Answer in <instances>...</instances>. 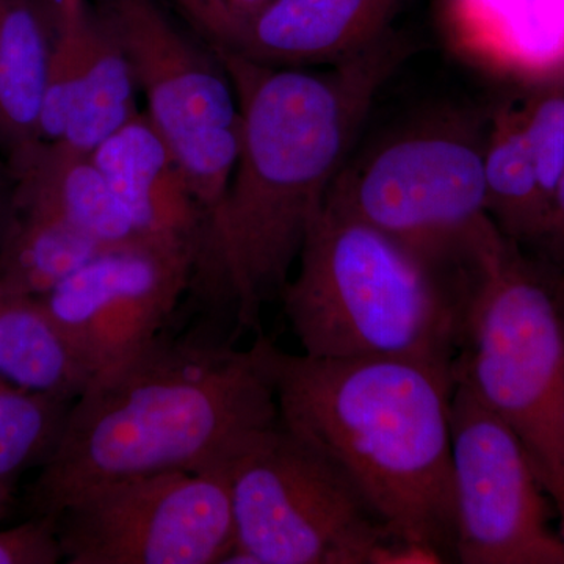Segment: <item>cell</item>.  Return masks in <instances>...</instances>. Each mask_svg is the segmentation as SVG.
I'll return each instance as SVG.
<instances>
[{"label":"cell","mask_w":564,"mask_h":564,"mask_svg":"<svg viewBox=\"0 0 564 564\" xmlns=\"http://www.w3.org/2000/svg\"><path fill=\"white\" fill-rule=\"evenodd\" d=\"M212 50L236 90L240 144L225 196L204 228L193 285L232 304L237 323L251 329L263 303L291 280L378 91L411 46L392 31L322 73Z\"/></svg>","instance_id":"obj_1"},{"label":"cell","mask_w":564,"mask_h":564,"mask_svg":"<svg viewBox=\"0 0 564 564\" xmlns=\"http://www.w3.org/2000/svg\"><path fill=\"white\" fill-rule=\"evenodd\" d=\"M278 421L265 337L237 350L209 336L163 333L70 404L31 486L32 514L57 516L88 489L124 478L217 469Z\"/></svg>","instance_id":"obj_2"},{"label":"cell","mask_w":564,"mask_h":564,"mask_svg":"<svg viewBox=\"0 0 564 564\" xmlns=\"http://www.w3.org/2000/svg\"><path fill=\"white\" fill-rule=\"evenodd\" d=\"M265 359L282 425L345 475L393 541L455 556L454 364L314 358L267 337Z\"/></svg>","instance_id":"obj_3"},{"label":"cell","mask_w":564,"mask_h":564,"mask_svg":"<svg viewBox=\"0 0 564 564\" xmlns=\"http://www.w3.org/2000/svg\"><path fill=\"white\" fill-rule=\"evenodd\" d=\"M467 274L325 202L281 299L304 355L454 364Z\"/></svg>","instance_id":"obj_4"},{"label":"cell","mask_w":564,"mask_h":564,"mask_svg":"<svg viewBox=\"0 0 564 564\" xmlns=\"http://www.w3.org/2000/svg\"><path fill=\"white\" fill-rule=\"evenodd\" d=\"M454 377L518 434L564 507L563 311L494 223L470 261Z\"/></svg>","instance_id":"obj_5"},{"label":"cell","mask_w":564,"mask_h":564,"mask_svg":"<svg viewBox=\"0 0 564 564\" xmlns=\"http://www.w3.org/2000/svg\"><path fill=\"white\" fill-rule=\"evenodd\" d=\"M489 115L451 110L348 159L325 202L429 261L466 269L486 229Z\"/></svg>","instance_id":"obj_6"},{"label":"cell","mask_w":564,"mask_h":564,"mask_svg":"<svg viewBox=\"0 0 564 564\" xmlns=\"http://www.w3.org/2000/svg\"><path fill=\"white\" fill-rule=\"evenodd\" d=\"M234 547L225 564H378L392 536L345 475L281 421L226 463Z\"/></svg>","instance_id":"obj_7"},{"label":"cell","mask_w":564,"mask_h":564,"mask_svg":"<svg viewBox=\"0 0 564 564\" xmlns=\"http://www.w3.org/2000/svg\"><path fill=\"white\" fill-rule=\"evenodd\" d=\"M131 61L148 115L180 162L206 223L231 181L240 110L228 69L174 24L158 0H96Z\"/></svg>","instance_id":"obj_8"},{"label":"cell","mask_w":564,"mask_h":564,"mask_svg":"<svg viewBox=\"0 0 564 564\" xmlns=\"http://www.w3.org/2000/svg\"><path fill=\"white\" fill-rule=\"evenodd\" d=\"M69 564H218L234 547L226 464L88 489L57 514Z\"/></svg>","instance_id":"obj_9"},{"label":"cell","mask_w":564,"mask_h":564,"mask_svg":"<svg viewBox=\"0 0 564 564\" xmlns=\"http://www.w3.org/2000/svg\"><path fill=\"white\" fill-rule=\"evenodd\" d=\"M452 475L458 562L563 558V549L544 532L538 474L524 444L459 381L452 403Z\"/></svg>","instance_id":"obj_10"},{"label":"cell","mask_w":564,"mask_h":564,"mask_svg":"<svg viewBox=\"0 0 564 564\" xmlns=\"http://www.w3.org/2000/svg\"><path fill=\"white\" fill-rule=\"evenodd\" d=\"M195 263L188 248H111L40 300L93 380L162 336Z\"/></svg>","instance_id":"obj_11"},{"label":"cell","mask_w":564,"mask_h":564,"mask_svg":"<svg viewBox=\"0 0 564 564\" xmlns=\"http://www.w3.org/2000/svg\"><path fill=\"white\" fill-rule=\"evenodd\" d=\"M400 7L402 0H270L236 10L225 40L212 47L273 68L333 66L388 35Z\"/></svg>","instance_id":"obj_12"},{"label":"cell","mask_w":564,"mask_h":564,"mask_svg":"<svg viewBox=\"0 0 564 564\" xmlns=\"http://www.w3.org/2000/svg\"><path fill=\"white\" fill-rule=\"evenodd\" d=\"M91 154L141 242L188 248L198 258L206 215L144 111Z\"/></svg>","instance_id":"obj_13"},{"label":"cell","mask_w":564,"mask_h":564,"mask_svg":"<svg viewBox=\"0 0 564 564\" xmlns=\"http://www.w3.org/2000/svg\"><path fill=\"white\" fill-rule=\"evenodd\" d=\"M447 43L477 68L532 88L564 79V0H441Z\"/></svg>","instance_id":"obj_14"},{"label":"cell","mask_w":564,"mask_h":564,"mask_svg":"<svg viewBox=\"0 0 564 564\" xmlns=\"http://www.w3.org/2000/svg\"><path fill=\"white\" fill-rule=\"evenodd\" d=\"M17 181V207L65 218L109 248L141 242L91 152L40 140L7 158Z\"/></svg>","instance_id":"obj_15"},{"label":"cell","mask_w":564,"mask_h":564,"mask_svg":"<svg viewBox=\"0 0 564 564\" xmlns=\"http://www.w3.org/2000/svg\"><path fill=\"white\" fill-rule=\"evenodd\" d=\"M52 46L50 9L0 0V147L7 158L41 140Z\"/></svg>","instance_id":"obj_16"},{"label":"cell","mask_w":564,"mask_h":564,"mask_svg":"<svg viewBox=\"0 0 564 564\" xmlns=\"http://www.w3.org/2000/svg\"><path fill=\"white\" fill-rule=\"evenodd\" d=\"M0 377L31 391L76 400L91 381L36 296L0 282Z\"/></svg>","instance_id":"obj_17"},{"label":"cell","mask_w":564,"mask_h":564,"mask_svg":"<svg viewBox=\"0 0 564 564\" xmlns=\"http://www.w3.org/2000/svg\"><path fill=\"white\" fill-rule=\"evenodd\" d=\"M131 61L113 29L88 2L82 17V70L76 106L62 141L93 152L140 113Z\"/></svg>","instance_id":"obj_18"},{"label":"cell","mask_w":564,"mask_h":564,"mask_svg":"<svg viewBox=\"0 0 564 564\" xmlns=\"http://www.w3.org/2000/svg\"><path fill=\"white\" fill-rule=\"evenodd\" d=\"M484 176L486 210L499 231L516 243L538 240L545 207L518 99L489 113Z\"/></svg>","instance_id":"obj_19"},{"label":"cell","mask_w":564,"mask_h":564,"mask_svg":"<svg viewBox=\"0 0 564 564\" xmlns=\"http://www.w3.org/2000/svg\"><path fill=\"white\" fill-rule=\"evenodd\" d=\"M107 250L58 215L17 207L0 245V282L41 299Z\"/></svg>","instance_id":"obj_20"},{"label":"cell","mask_w":564,"mask_h":564,"mask_svg":"<svg viewBox=\"0 0 564 564\" xmlns=\"http://www.w3.org/2000/svg\"><path fill=\"white\" fill-rule=\"evenodd\" d=\"M73 402L0 377V480L13 485L22 473L40 469L51 458Z\"/></svg>","instance_id":"obj_21"},{"label":"cell","mask_w":564,"mask_h":564,"mask_svg":"<svg viewBox=\"0 0 564 564\" xmlns=\"http://www.w3.org/2000/svg\"><path fill=\"white\" fill-rule=\"evenodd\" d=\"M518 101L547 220L564 170V79L527 88Z\"/></svg>","instance_id":"obj_22"},{"label":"cell","mask_w":564,"mask_h":564,"mask_svg":"<svg viewBox=\"0 0 564 564\" xmlns=\"http://www.w3.org/2000/svg\"><path fill=\"white\" fill-rule=\"evenodd\" d=\"M65 562L57 516L33 514L28 522L0 530V564Z\"/></svg>","instance_id":"obj_23"},{"label":"cell","mask_w":564,"mask_h":564,"mask_svg":"<svg viewBox=\"0 0 564 564\" xmlns=\"http://www.w3.org/2000/svg\"><path fill=\"white\" fill-rule=\"evenodd\" d=\"M207 44H218L228 32L234 9L228 0H174Z\"/></svg>","instance_id":"obj_24"},{"label":"cell","mask_w":564,"mask_h":564,"mask_svg":"<svg viewBox=\"0 0 564 564\" xmlns=\"http://www.w3.org/2000/svg\"><path fill=\"white\" fill-rule=\"evenodd\" d=\"M17 215V181L9 161L0 159V245Z\"/></svg>","instance_id":"obj_25"},{"label":"cell","mask_w":564,"mask_h":564,"mask_svg":"<svg viewBox=\"0 0 564 564\" xmlns=\"http://www.w3.org/2000/svg\"><path fill=\"white\" fill-rule=\"evenodd\" d=\"M538 240H545L552 248L564 250V170L552 199L543 232Z\"/></svg>","instance_id":"obj_26"},{"label":"cell","mask_w":564,"mask_h":564,"mask_svg":"<svg viewBox=\"0 0 564 564\" xmlns=\"http://www.w3.org/2000/svg\"><path fill=\"white\" fill-rule=\"evenodd\" d=\"M11 486L13 485L0 480V521H2L3 516L9 511L11 496H13V489H11Z\"/></svg>","instance_id":"obj_27"},{"label":"cell","mask_w":564,"mask_h":564,"mask_svg":"<svg viewBox=\"0 0 564 564\" xmlns=\"http://www.w3.org/2000/svg\"><path fill=\"white\" fill-rule=\"evenodd\" d=\"M270 0H228L229 6L237 11H250L258 9Z\"/></svg>","instance_id":"obj_28"}]
</instances>
